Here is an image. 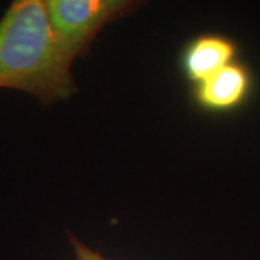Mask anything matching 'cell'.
<instances>
[{
	"mask_svg": "<svg viewBox=\"0 0 260 260\" xmlns=\"http://www.w3.org/2000/svg\"><path fill=\"white\" fill-rule=\"evenodd\" d=\"M251 90V75L246 65L232 62L197 84L195 100L210 112H230L246 102Z\"/></svg>",
	"mask_w": 260,
	"mask_h": 260,
	"instance_id": "3",
	"label": "cell"
},
{
	"mask_svg": "<svg viewBox=\"0 0 260 260\" xmlns=\"http://www.w3.org/2000/svg\"><path fill=\"white\" fill-rule=\"evenodd\" d=\"M129 0H48L49 22L58 45L73 64L83 56L103 26L124 18L139 6Z\"/></svg>",
	"mask_w": 260,
	"mask_h": 260,
	"instance_id": "2",
	"label": "cell"
},
{
	"mask_svg": "<svg viewBox=\"0 0 260 260\" xmlns=\"http://www.w3.org/2000/svg\"><path fill=\"white\" fill-rule=\"evenodd\" d=\"M0 88L22 90L45 104L75 93L71 62L58 45L45 2H13L0 19Z\"/></svg>",
	"mask_w": 260,
	"mask_h": 260,
	"instance_id": "1",
	"label": "cell"
},
{
	"mask_svg": "<svg viewBox=\"0 0 260 260\" xmlns=\"http://www.w3.org/2000/svg\"><path fill=\"white\" fill-rule=\"evenodd\" d=\"M236 54L237 47L232 39L204 35L188 44L182 55V68L192 83L200 84L234 62Z\"/></svg>",
	"mask_w": 260,
	"mask_h": 260,
	"instance_id": "4",
	"label": "cell"
},
{
	"mask_svg": "<svg viewBox=\"0 0 260 260\" xmlns=\"http://www.w3.org/2000/svg\"><path fill=\"white\" fill-rule=\"evenodd\" d=\"M73 244H74V250L75 256H77V260H107L103 257L102 254L95 253V251L90 250L88 247L83 246L81 243H78L77 240H73Z\"/></svg>",
	"mask_w": 260,
	"mask_h": 260,
	"instance_id": "5",
	"label": "cell"
}]
</instances>
